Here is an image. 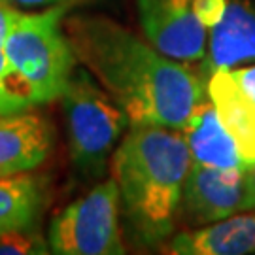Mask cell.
<instances>
[{
  "label": "cell",
  "mask_w": 255,
  "mask_h": 255,
  "mask_svg": "<svg viewBox=\"0 0 255 255\" xmlns=\"http://www.w3.org/2000/svg\"><path fill=\"white\" fill-rule=\"evenodd\" d=\"M244 183H246V210H255V161L244 166Z\"/></svg>",
  "instance_id": "obj_19"
},
{
  "label": "cell",
  "mask_w": 255,
  "mask_h": 255,
  "mask_svg": "<svg viewBox=\"0 0 255 255\" xmlns=\"http://www.w3.org/2000/svg\"><path fill=\"white\" fill-rule=\"evenodd\" d=\"M46 201L47 185L42 176L23 172L0 178V235L34 227Z\"/></svg>",
  "instance_id": "obj_13"
},
{
  "label": "cell",
  "mask_w": 255,
  "mask_h": 255,
  "mask_svg": "<svg viewBox=\"0 0 255 255\" xmlns=\"http://www.w3.org/2000/svg\"><path fill=\"white\" fill-rule=\"evenodd\" d=\"M49 252L47 240L34 227L0 235V255H46Z\"/></svg>",
  "instance_id": "obj_15"
},
{
  "label": "cell",
  "mask_w": 255,
  "mask_h": 255,
  "mask_svg": "<svg viewBox=\"0 0 255 255\" xmlns=\"http://www.w3.org/2000/svg\"><path fill=\"white\" fill-rule=\"evenodd\" d=\"M231 76L235 78L238 87L246 93L255 102V66H244V68H227Z\"/></svg>",
  "instance_id": "obj_18"
},
{
  "label": "cell",
  "mask_w": 255,
  "mask_h": 255,
  "mask_svg": "<svg viewBox=\"0 0 255 255\" xmlns=\"http://www.w3.org/2000/svg\"><path fill=\"white\" fill-rule=\"evenodd\" d=\"M15 13L17 9L11 8L4 0H0V114L2 116L21 114V112H28L30 108H34L23 83L19 82V78L9 68L6 53H4V42H6Z\"/></svg>",
  "instance_id": "obj_14"
},
{
  "label": "cell",
  "mask_w": 255,
  "mask_h": 255,
  "mask_svg": "<svg viewBox=\"0 0 255 255\" xmlns=\"http://www.w3.org/2000/svg\"><path fill=\"white\" fill-rule=\"evenodd\" d=\"M182 134L187 142L193 163L214 168H244L237 142L223 127L210 99L193 110Z\"/></svg>",
  "instance_id": "obj_12"
},
{
  "label": "cell",
  "mask_w": 255,
  "mask_h": 255,
  "mask_svg": "<svg viewBox=\"0 0 255 255\" xmlns=\"http://www.w3.org/2000/svg\"><path fill=\"white\" fill-rule=\"evenodd\" d=\"M246 210L244 168H214L191 163L178 216L191 225H208Z\"/></svg>",
  "instance_id": "obj_7"
},
{
  "label": "cell",
  "mask_w": 255,
  "mask_h": 255,
  "mask_svg": "<svg viewBox=\"0 0 255 255\" xmlns=\"http://www.w3.org/2000/svg\"><path fill=\"white\" fill-rule=\"evenodd\" d=\"M53 147V128L32 112L0 114V178L36 170Z\"/></svg>",
  "instance_id": "obj_8"
},
{
  "label": "cell",
  "mask_w": 255,
  "mask_h": 255,
  "mask_svg": "<svg viewBox=\"0 0 255 255\" xmlns=\"http://www.w3.org/2000/svg\"><path fill=\"white\" fill-rule=\"evenodd\" d=\"M78 63L127 114L130 125L182 130L193 110L208 99L206 80L104 15L64 17Z\"/></svg>",
  "instance_id": "obj_1"
},
{
  "label": "cell",
  "mask_w": 255,
  "mask_h": 255,
  "mask_svg": "<svg viewBox=\"0 0 255 255\" xmlns=\"http://www.w3.org/2000/svg\"><path fill=\"white\" fill-rule=\"evenodd\" d=\"M255 61V9L244 2H229L227 11L208 30L204 74Z\"/></svg>",
  "instance_id": "obj_10"
},
{
  "label": "cell",
  "mask_w": 255,
  "mask_h": 255,
  "mask_svg": "<svg viewBox=\"0 0 255 255\" xmlns=\"http://www.w3.org/2000/svg\"><path fill=\"white\" fill-rule=\"evenodd\" d=\"M66 9H17L4 42L9 68L34 106L61 99L76 70L78 59L64 32Z\"/></svg>",
  "instance_id": "obj_3"
},
{
  "label": "cell",
  "mask_w": 255,
  "mask_h": 255,
  "mask_svg": "<svg viewBox=\"0 0 255 255\" xmlns=\"http://www.w3.org/2000/svg\"><path fill=\"white\" fill-rule=\"evenodd\" d=\"M191 163L182 130L163 125L128 128L110 159V172L136 246L155 248L170 237Z\"/></svg>",
  "instance_id": "obj_2"
},
{
  "label": "cell",
  "mask_w": 255,
  "mask_h": 255,
  "mask_svg": "<svg viewBox=\"0 0 255 255\" xmlns=\"http://www.w3.org/2000/svg\"><path fill=\"white\" fill-rule=\"evenodd\" d=\"M208 99L214 104L227 132L237 142L240 157L248 163L255 161V102L238 87L227 68L216 70L206 83Z\"/></svg>",
  "instance_id": "obj_11"
},
{
  "label": "cell",
  "mask_w": 255,
  "mask_h": 255,
  "mask_svg": "<svg viewBox=\"0 0 255 255\" xmlns=\"http://www.w3.org/2000/svg\"><path fill=\"white\" fill-rule=\"evenodd\" d=\"M138 17L147 42L180 63L204 61L208 28L197 19L193 0H136Z\"/></svg>",
  "instance_id": "obj_6"
},
{
  "label": "cell",
  "mask_w": 255,
  "mask_h": 255,
  "mask_svg": "<svg viewBox=\"0 0 255 255\" xmlns=\"http://www.w3.org/2000/svg\"><path fill=\"white\" fill-rule=\"evenodd\" d=\"M119 218V189L110 178L55 214L47 231L49 250L57 255H123Z\"/></svg>",
  "instance_id": "obj_5"
},
{
  "label": "cell",
  "mask_w": 255,
  "mask_h": 255,
  "mask_svg": "<svg viewBox=\"0 0 255 255\" xmlns=\"http://www.w3.org/2000/svg\"><path fill=\"white\" fill-rule=\"evenodd\" d=\"M227 0H193V11L204 27H216L227 11Z\"/></svg>",
  "instance_id": "obj_16"
},
{
  "label": "cell",
  "mask_w": 255,
  "mask_h": 255,
  "mask_svg": "<svg viewBox=\"0 0 255 255\" xmlns=\"http://www.w3.org/2000/svg\"><path fill=\"white\" fill-rule=\"evenodd\" d=\"M61 99L74 170L87 182L99 180L125 130L127 114L83 66L74 70Z\"/></svg>",
  "instance_id": "obj_4"
},
{
  "label": "cell",
  "mask_w": 255,
  "mask_h": 255,
  "mask_svg": "<svg viewBox=\"0 0 255 255\" xmlns=\"http://www.w3.org/2000/svg\"><path fill=\"white\" fill-rule=\"evenodd\" d=\"M11 8L23 9V11H38V9H47V8H72L76 4H82L87 0H4Z\"/></svg>",
  "instance_id": "obj_17"
},
{
  "label": "cell",
  "mask_w": 255,
  "mask_h": 255,
  "mask_svg": "<svg viewBox=\"0 0 255 255\" xmlns=\"http://www.w3.org/2000/svg\"><path fill=\"white\" fill-rule=\"evenodd\" d=\"M174 255H244L255 254V212L219 219L180 233L168 242Z\"/></svg>",
  "instance_id": "obj_9"
}]
</instances>
